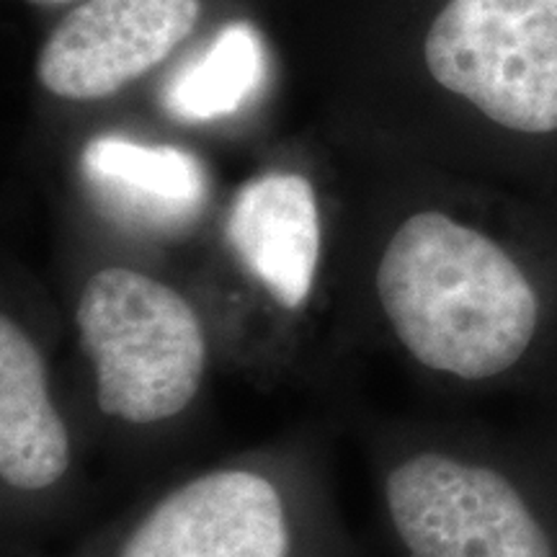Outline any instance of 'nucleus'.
<instances>
[{
    "mask_svg": "<svg viewBox=\"0 0 557 557\" xmlns=\"http://www.w3.org/2000/svg\"><path fill=\"white\" fill-rule=\"evenodd\" d=\"M32 3H67V0H32Z\"/></svg>",
    "mask_w": 557,
    "mask_h": 557,
    "instance_id": "10",
    "label": "nucleus"
},
{
    "mask_svg": "<svg viewBox=\"0 0 557 557\" xmlns=\"http://www.w3.org/2000/svg\"><path fill=\"white\" fill-rule=\"evenodd\" d=\"M410 557H557V517L504 459L426 449L387 475Z\"/></svg>",
    "mask_w": 557,
    "mask_h": 557,
    "instance_id": "2",
    "label": "nucleus"
},
{
    "mask_svg": "<svg viewBox=\"0 0 557 557\" xmlns=\"http://www.w3.org/2000/svg\"><path fill=\"white\" fill-rule=\"evenodd\" d=\"M227 238L250 276L282 308L308 302L320 267V209L312 184L299 173H267L238 191Z\"/></svg>",
    "mask_w": 557,
    "mask_h": 557,
    "instance_id": "6",
    "label": "nucleus"
},
{
    "mask_svg": "<svg viewBox=\"0 0 557 557\" xmlns=\"http://www.w3.org/2000/svg\"><path fill=\"white\" fill-rule=\"evenodd\" d=\"M199 13V0H86L41 47L37 78L60 99H107L169 58Z\"/></svg>",
    "mask_w": 557,
    "mask_h": 557,
    "instance_id": "4",
    "label": "nucleus"
},
{
    "mask_svg": "<svg viewBox=\"0 0 557 557\" xmlns=\"http://www.w3.org/2000/svg\"><path fill=\"white\" fill-rule=\"evenodd\" d=\"M423 58L438 86L496 127L557 135V0H449Z\"/></svg>",
    "mask_w": 557,
    "mask_h": 557,
    "instance_id": "3",
    "label": "nucleus"
},
{
    "mask_svg": "<svg viewBox=\"0 0 557 557\" xmlns=\"http://www.w3.org/2000/svg\"><path fill=\"white\" fill-rule=\"evenodd\" d=\"M267 73L261 34L250 24H227L209 47L165 86V109L181 122H212L235 114Z\"/></svg>",
    "mask_w": 557,
    "mask_h": 557,
    "instance_id": "9",
    "label": "nucleus"
},
{
    "mask_svg": "<svg viewBox=\"0 0 557 557\" xmlns=\"http://www.w3.org/2000/svg\"><path fill=\"white\" fill-rule=\"evenodd\" d=\"M83 171L103 205L148 227H176L199 212L207 173L191 152L103 135L83 152Z\"/></svg>",
    "mask_w": 557,
    "mask_h": 557,
    "instance_id": "8",
    "label": "nucleus"
},
{
    "mask_svg": "<svg viewBox=\"0 0 557 557\" xmlns=\"http://www.w3.org/2000/svg\"><path fill=\"white\" fill-rule=\"evenodd\" d=\"M120 557H289L287 511L259 472L214 470L160 500Z\"/></svg>",
    "mask_w": 557,
    "mask_h": 557,
    "instance_id": "5",
    "label": "nucleus"
},
{
    "mask_svg": "<svg viewBox=\"0 0 557 557\" xmlns=\"http://www.w3.org/2000/svg\"><path fill=\"white\" fill-rule=\"evenodd\" d=\"M75 325L107 416L145 426L184 413L197 398L207 336L178 289L137 269H101L81 292Z\"/></svg>",
    "mask_w": 557,
    "mask_h": 557,
    "instance_id": "1",
    "label": "nucleus"
},
{
    "mask_svg": "<svg viewBox=\"0 0 557 557\" xmlns=\"http://www.w3.org/2000/svg\"><path fill=\"white\" fill-rule=\"evenodd\" d=\"M73 449L54 408L45 357L11 315L0 320V478L16 491L62 480Z\"/></svg>",
    "mask_w": 557,
    "mask_h": 557,
    "instance_id": "7",
    "label": "nucleus"
}]
</instances>
